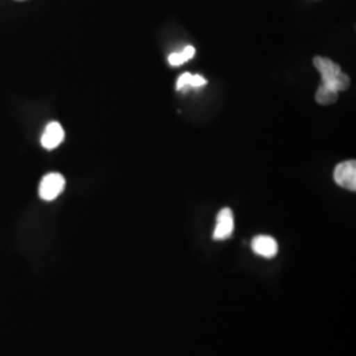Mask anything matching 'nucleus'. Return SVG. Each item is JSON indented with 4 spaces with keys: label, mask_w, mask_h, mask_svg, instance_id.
I'll use <instances>...</instances> for the list:
<instances>
[{
    "label": "nucleus",
    "mask_w": 356,
    "mask_h": 356,
    "mask_svg": "<svg viewBox=\"0 0 356 356\" xmlns=\"http://www.w3.org/2000/svg\"><path fill=\"white\" fill-rule=\"evenodd\" d=\"M314 66L322 76V83L327 85L334 76H337L341 70L339 65L334 64L330 58L326 57H314Z\"/></svg>",
    "instance_id": "obj_6"
},
{
    "label": "nucleus",
    "mask_w": 356,
    "mask_h": 356,
    "mask_svg": "<svg viewBox=\"0 0 356 356\" xmlns=\"http://www.w3.org/2000/svg\"><path fill=\"white\" fill-rule=\"evenodd\" d=\"M191 73H184L182 76H179L177 81V90H184L186 86H191Z\"/></svg>",
    "instance_id": "obj_9"
},
{
    "label": "nucleus",
    "mask_w": 356,
    "mask_h": 356,
    "mask_svg": "<svg viewBox=\"0 0 356 356\" xmlns=\"http://www.w3.org/2000/svg\"><path fill=\"white\" fill-rule=\"evenodd\" d=\"M335 182L347 191H356V163L355 160H348L338 164L334 170Z\"/></svg>",
    "instance_id": "obj_2"
},
{
    "label": "nucleus",
    "mask_w": 356,
    "mask_h": 356,
    "mask_svg": "<svg viewBox=\"0 0 356 356\" xmlns=\"http://www.w3.org/2000/svg\"><path fill=\"white\" fill-rule=\"evenodd\" d=\"M206 83H207V81L204 79V76H198V74L191 76V86H193V88H201V86H204Z\"/></svg>",
    "instance_id": "obj_11"
},
{
    "label": "nucleus",
    "mask_w": 356,
    "mask_h": 356,
    "mask_svg": "<svg viewBox=\"0 0 356 356\" xmlns=\"http://www.w3.org/2000/svg\"><path fill=\"white\" fill-rule=\"evenodd\" d=\"M17 1H26V0H17Z\"/></svg>",
    "instance_id": "obj_13"
},
{
    "label": "nucleus",
    "mask_w": 356,
    "mask_h": 356,
    "mask_svg": "<svg viewBox=\"0 0 356 356\" xmlns=\"http://www.w3.org/2000/svg\"><path fill=\"white\" fill-rule=\"evenodd\" d=\"M323 85H325V83H323ZM350 85H351L350 78H348L347 74L342 73V72H339V73H338L337 76H334V78L331 79L330 82L327 83V86L331 88V89L335 90L337 92L348 89V88H350Z\"/></svg>",
    "instance_id": "obj_8"
},
{
    "label": "nucleus",
    "mask_w": 356,
    "mask_h": 356,
    "mask_svg": "<svg viewBox=\"0 0 356 356\" xmlns=\"http://www.w3.org/2000/svg\"><path fill=\"white\" fill-rule=\"evenodd\" d=\"M252 250L256 254L272 259L279 252L277 242L268 235H259L252 241Z\"/></svg>",
    "instance_id": "obj_5"
},
{
    "label": "nucleus",
    "mask_w": 356,
    "mask_h": 356,
    "mask_svg": "<svg viewBox=\"0 0 356 356\" xmlns=\"http://www.w3.org/2000/svg\"><path fill=\"white\" fill-rule=\"evenodd\" d=\"M66 181L61 173H48L41 179L38 195L44 201H54L65 189Z\"/></svg>",
    "instance_id": "obj_1"
},
{
    "label": "nucleus",
    "mask_w": 356,
    "mask_h": 356,
    "mask_svg": "<svg viewBox=\"0 0 356 356\" xmlns=\"http://www.w3.org/2000/svg\"><path fill=\"white\" fill-rule=\"evenodd\" d=\"M234 232V214L229 207L222 209L216 216V225L213 238L216 241L229 239Z\"/></svg>",
    "instance_id": "obj_3"
},
{
    "label": "nucleus",
    "mask_w": 356,
    "mask_h": 356,
    "mask_svg": "<svg viewBox=\"0 0 356 356\" xmlns=\"http://www.w3.org/2000/svg\"><path fill=\"white\" fill-rule=\"evenodd\" d=\"M184 63H186V61L184 60L181 53H172L169 56V64L173 65V66H179V65H182Z\"/></svg>",
    "instance_id": "obj_10"
},
{
    "label": "nucleus",
    "mask_w": 356,
    "mask_h": 356,
    "mask_svg": "<svg viewBox=\"0 0 356 356\" xmlns=\"http://www.w3.org/2000/svg\"><path fill=\"white\" fill-rule=\"evenodd\" d=\"M181 54H182V57H184V60L185 61H189L191 58L194 57V54H195V49H194V47H186L184 51H181Z\"/></svg>",
    "instance_id": "obj_12"
},
{
    "label": "nucleus",
    "mask_w": 356,
    "mask_h": 356,
    "mask_svg": "<svg viewBox=\"0 0 356 356\" xmlns=\"http://www.w3.org/2000/svg\"><path fill=\"white\" fill-rule=\"evenodd\" d=\"M316 101L319 104H323V106H329V104H334V103L338 101V92L334 89L329 88L327 85H321L318 90H317V94H316Z\"/></svg>",
    "instance_id": "obj_7"
},
{
    "label": "nucleus",
    "mask_w": 356,
    "mask_h": 356,
    "mask_svg": "<svg viewBox=\"0 0 356 356\" xmlns=\"http://www.w3.org/2000/svg\"><path fill=\"white\" fill-rule=\"evenodd\" d=\"M65 139V132L63 126L58 122H51L45 129L44 134L41 136V145L51 151L54 148H57Z\"/></svg>",
    "instance_id": "obj_4"
}]
</instances>
